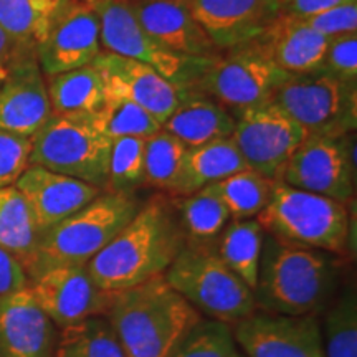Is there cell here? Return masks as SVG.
Instances as JSON below:
<instances>
[{
	"label": "cell",
	"instance_id": "1",
	"mask_svg": "<svg viewBox=\"0 0 357 357\" xmlns=\"http://www.w3.org/2000/svg\"><path fill=\"white\" fill-rule=\"evenodd\" d=\"M185 245L174 199L158 195L141 205L86 268L105 291H121L166 273Z\"/></svg>",
	"mask_w": 357,
	"mask_h": 357
},
{
	"label": "cell",
	"instance_id": "2",
	"mask_svg": "<svg viewBox=\"0 0 357 357\" xmlns=\"http://www.w3.org/2000/svg\"><path fill=\"white\" fill-rule=\"evenodd\" d=\"M333 255L265 231L253 288L257 310L291 316L318 314L336 293L339 271Z\"/></svg>",
	"mask_w": 357,
	"mask_h": 357
},
{
	"label": "cell",
	"instance_id": "3",
	"mask_svg": "<svg viewBox=\"0 0 357 357\" xmlns=\"http://www.w3.org/2000/svg\"><path fill=\"white\" fill-rule=\"evenodd\" d=\"M106 319L126 357H169L202 314L160 275L113 291Z\"/></svg>",
	"mask_w": 357,
	"mask_h": 357
},
{
	"label": "cell",
	"instance_id": "4",
	"mask_svg": "<svg viewBox=\"0 0 357 357\" xmlns=\"http://www.w3.org/2000/svg\"><path fill=\"white\" fill-rule=\"evenodd\" d=\"M136 195L102 190L96 199L38 235L25 265L29 280L56 266L88 265L139 211Z\"/></svg>",
	"mask_w": 357,
	"mask_h": 357
},
{
	"label": "cell",
	"instance_id": "5",
	"mask_svg": "<svg viewBox=\"0 0 357 357\" xmlns=\"http://www.w3.org/2000/svg\"><path fill=\"white\" fill-rule=\"evenodd\" d=\"M255 218L266 234L334 255L346 252L349 242V204L280 181H275L270 200Z\"/></svg>",
	"mask_w": 357,
	"mask_h": 357
},
{
	"label": "cell",
	"instance_id": "6",
	"mask_svg": "<svg viewBox=\"0 0 357 357\" xmlns=\"http://www.w3.org/2000/svg\"><path fill=\"white\" fill-rule=\"evenodd\" d=\"M164 278L208 319L231 326L257 310L253 291L220 260L215 247L187 243Z\"/></svg>",
	"mask_w": 357,
	"mask_h": 357
},
{
	"label": "cell",
	"instance_id": "7",
	"mask_svg": "<svg viewBox=\"0 0 357 357\" xmlns=\"http://www.w3.org/2000/svg\"><path fill=\"white\" fill-rule=\"evenodd\" d=\"M111 139L88 116L52 114L32 137L30 164L106 190Z\"/></svg>",
	"mask_w": 357,
	"mask_h": 357
},
{
	"label": "cell",
	"instance_id": "8",
	"mask_svg": "<svg viewBox=\"0 0 357 357\" xmlns=\"http://www.w3.org/2000/svg\"><path fill=\"white\" fill-rule=\"evenodd\" d=\"M289 77L255 42H250L213 56L197 82L185 91L212 98L235 114L270 102Z\"/></svg>",
	"mask_w": 357,
	"mask_h": 357
},
{
	"label": "cell",
	"instance_id": "9",
	"mask_svg": "<svg viewBox=\"0 0 357 357\" xmlns=\"http://www.w3.org/2000/svg\"><path fill=\"white\" fill-rule=\"evenodd\" d=\"M271 101L306 134L344 136L356 131L357 83H347L324 70L291 75Z\"/></svg>",
	"mask_w": 357,
	"mask_h": 357
},
{
	"label": "cell",
	"instance_id": "10",
	"mask_svg": "<svg viewBox=\"0 0 357 357\" xmlns=\"http://www.w3.org/2000/svg\"><path fill=\"white\" fill-rule=\"evenodd\" d=\"M100 20L101 47L154 68L164 78L187 89L199 79L212 58H194L169 52L136 20L128 0H96L91 3Z\"/></svg>",
	"mask_w": 357,
	"mask_h": 357
},
{
	"label": "cell",
	"instance_id": "11",
	"mask_svg": "<svg viewBox=\"0 0 357 357\" xmlns=\"http://www.w3.org/2000/svg\"><path fill=\"white\" fill-rule=\"evenodd\" d=\"M278 181L294 189L351 204L356 190L354 137L351 134H306Z\"/></svg>",
	"mask_w": 357,
	"mask_h": 357
},
{
	"label": "cell",
	"instance_id": "12",
	"mask_svg": "<svg viewBox=\"0 0 357 357\" xmlns=\"http://www.w3.org/2000/svg\"><path fill=\"white\" fill-rule=\"evenodd\" d=\"M231 141L248 169L278 181L288 159L306 137V131L273 101L234 114Z\"/></svg>",
	"mask_w": 357,
	"mask_h": 357
},
{
	"label": "cell",
	"instance_id": "13",
	"mask_svg": "<svg viewBox=\"0 0 357 357\" xmlns=\"http://www.w3.org/2000/svg\"><path fill=\"white\" fill-rule=\"evenodd\" d=\"M318 314L255 310L234 324L236 346L247 357H324Z\"/></svg>",
	"mask_w": 357,
	"mask_h": 357
},
{
	"label": "cell",
	"instance_id": "14",
	"mask_svg": "<svg viewBox=\"0 0 357 357\" xmlns=\"http://www.w3.org/2000/svg\"><path fill=\"white\" fill-rule=\"evenodd\" d=\"M30 293L56 328L106 316L113 293L98 287L86 265L56 266L29 280Z\"/></svg>",
	"mask_w": 357,
	"mask_h": 357
},
{
	"label": "cell",
	"instance_id": "15",
	"mask_svg": "<svg viewBox=\"0 0 357 357\" xmlns=\"http://www.w3.org/2000/svg\"><path fill=\"white\" fill-rule=\"evenodd\" d=\"M102 52L100 20L91 3L68 0L37 48L45 77L91 65Z\"/></svg>",
	"mask_w": 357,
	"mask_h": 357
},
{
	"label": "cell",
	"instance_id": "16",
	"mask_svg": "<svg viewBox=\"0 0 357 357\" xmlns=\"http://www.w3.org/2000/svg\"><path fill=\"white\" fill-rule=\"evenodd\" d=\"M93 63L101 71L108 95L123 96L136 102L153 114L160 126L184 98V89L141 61L101 52Z\"/></svg>",
	"mask_w": 357,
	"mask_h": 357
},
{
	"label": "cell",
	"instance_id": "17",
	"mask_svg": "<svg viewBox=\"0 0 357 357\" xmlns=\"http://www.w3.org/2000/svg\"><path fill=\"white\" fill-rule=\"evenodd\" d=\"M218 52L253 42L281 15L280 0H189Z\"/></svg>",
	"mask_w": 357,
	"mask_h": 357
},
{
	"label": "cell",
	"instance_id": "18",
	"mask_svg": "<svg viewBox=\"0 0 357 357\" xmlns=\"http://www.w3.org/2000/svg\"><path fill=\"white\" fill-rule=\"evenodd\" d=\"M13 185L29 205L38 235L73 215L102 192L79 178L35 164H30Z\"/></svg>",
	"mask_w": 357,
	"mask_h": 357
},
{
	"label": "cell",
	"instance_id": "19",
	"mask_svg": "<svg viewBox=\"0 0 357 357\" xmlns=\"http://www.w3.org/2000/svg\"><path fill=\"white\" fill-rule=\"evenodd\" d=\"M139 25L159 45L177 55H220L190 10L189 0H128Z\"/></svg>",
	"mask_w": 357,
	"mask_h": 357
},
{
	"label": "cell",
	"instance_id": "20",
	"mask_svg": "<svg viewBox=\"0 0 357 357\" xmlns=\"http://www.w3.org/2000/svg\"><path fill=\"white\" fill-rule=\"evenodd\" d=\"M50 116L47 78L33 53L25 56L0 86V131L33 137Z\"/></svg>",
	"mask_w": 357,
	"mask_h": 357
},
{
	"label": "cell",
	"instance_id": "21",
	"mask_svg": "<svg viewBox=\"0 0 357 357\" xmlns=\"http://www.w3.org/2000/svg\"><path fill=\"white\" fill-rule=\"evenodd\" d=\"M55 328L29 288L0 294V357H52Z\"/></svg>",
	"mask_w": 357,
	"mask_h": 357
},
{
	"label": "cell",
	"instance_id": "22",
	"mask_svg": "<svg viewBox=\"0 0 357 357\" xmlns=\"http://www.w3.org/2000/svg\"><path fill=\"white\" fill-rule=\"evenodd\" d=\"M253 42L288 75H311L324 70L329 38L298 17L281 13Z\"/></svg>",
	"mask_w": 357,
	"mask_h": 357
},
{
	"label": "cell",
	"instance_id": "23",
	"mask_svg": "<svg viewBox=\"0 0 357 357\" xmlns=\"http://www.w3.org/2000/svg\"><path fill=\"white\" fill-rule=\"evenodd\" d=\"M248 169L231 137L187 147L169 197H187Z\"/></svg>",
	"mask_w": 357,
	"mask_h": 357
},
{
	"label": "cell",
	"instance_id": "24",
	"mask_svg": "<svg viewBox=\"0 0 357 357\" xmlns=\"http://www.w3.org/2000/svg\"><path fill=\"white\" fill-rule=\"evenodd\" d=\"M234 128L235 118L225 106L212 98L185 89L181 105L162 124L164 131L176 136L185 147L225 139L231 136Z\"/></svg>",
	"mask_w": 357,
	"mask_h": 357
},
{
	"label": "cell",
	"instance_id": "25",
	"mask_svg": "<svg viewBox=\"0 0 357 357\" xmlns=\"http://www.w3.org/2000/svg\"><path fill=\"white\" fill-rule=\"evenodd\" d=\"M45 78L52 114L88 116L106 100L105 79L95 63Z\"/></svg>",
	"mask_w": 357,
	"mask_h": 357
},
{
	"label": "cell",
	"instance_id": "26",
	"mask_svg": "<svg viewBox=\"0 0 357 357\" xmlns=\"http://www.w3.org/2000/svg\"><path fill=\"white\" fill-rule=\"evenodd\" d=\"M68 0H0V29L22 47L37 52Z\"/></svg>",
	"mask_w": 357,
	"mask_h": 357
},
{
	"label": "cell",
	"instance_id": "27",
	"mask_svg": "<svg viewBox=\"0 0 357 357\" xmlns=\"http://www.w3.org/2000/svg\"><path fill=\"white\" fill-rule=\"evenodd\" d=\"M265 230L257 218L231 220L222 230L215 252L220 260L243 281L247 287L255 288L260 266Z\"/></svg>",
	"mask_w": 357,
	"mask_h": 357
},
{
	"label": "cell",
	"instance_id": "28",
	"mask_svg": "<svg viewBox=\"0 0 357 357\" xmlns=\"http://www.w3.org/2000/svg\"><path fill=\"white\" fill-rule=\"evenodd\" d=\"M187 243L215 247L217 238L230 220L222 200L207 187L187 197H172Z\"/></svg>",
	"mask_w": 357,
	"mask_h": 357
},
{
	"label": "cell",
	"instance_id": "29",
	"mask_svg": "<svg viewBox=\"0 0 357 357\" xmlns=\"http://www.w3.org/2000/svg\"><path fill=\"white\" fill-rule=\"evenodd\" d=\"M52 357H126L106 316H91L56 331Z\"/></svg>",
	"mask_w": 357,
	"mask_h": 357
},
{
	"label": "cell",
	"instance_id": "30",
	"mask_svg": "<svg viewBox=\"0 0 357 357\" xmlns=\"http://www.w3.org/2000/svg\"><path fill=\"white\" fill-rule=\"evenodd\" d=\"M38 242V230L25 199L15 185L0 187V248L6 250L24 266Z\"/></svg>",
	"mask_w": 357,
	"mask_h": 357
},
{
	"label": "cell",
	"instance_id": "31",
	"mask_svg": "<svg viewBox=\"0 0 357 357\" xmlns=\"http://www.w3.org/2000/svg\"><path fill=\"white\" fill-rule=\"evenodd\" d=\"M275 181L263 177L252 169H245L234 176L207 185L230 213L231 220L255 218L268 204Z\"/></svg>",
	"mask_w": 357,
	"mask_h": 357
},
{
	"label": "cell",
	"instance_id": "32",
	"mask_svg": "<svg viewBox=\"0 0 357 357\" xmlns=\"http://www.w3.org/2000/svg\"><path fill=\"white\" fill-rule=\"evenodd\" d=\"M321 326L324 357H357V293L347 283L324 312Z\"/></svg>",
	"mask_w": 357,
	"mask_h": 357
},
{
	"label": "cell",
	"instance_id": "33",
	"mask_svg": "<svg viewBox=\"0 0 357 357\" xmlns=\"http://www.w3.org/2000/svg\"><path fill=\"white\" fill-rule=\"evenodd\" d=\"M95 126L109 137L111 141L118 137H147L160 131V123L153 114L147 113L139 105L123 96L108 95L96 113L89 114Z\"/></svg>",
	"mask_w": 357,
	"mask_h": 357
},
{
	"label": "cell",
	"instance_id": "34",
	"mask_svg": "<svg viewBox=\"0 0 357 357\" xmlns=\"http://www.w3.org/2000/svg\"><path fill=\"white\" fill-rule=\"evenodd\" d=\"M185 144L160 128L159 132L147 137L144 146V185L169 194L176 181Z\"/></svg>",
	"mask_w": 357,
	"mask_h": 357
},
{
	"label": "cell",
	"instance_id": "35",
	"mask_svg": "<svg viewBox=\"0 0 357 357\" xmlns=\"http://www.w3.org/2000/svg\"><path fill=\"white\" fill-rule=\"evenodd\" d=\"M144 146L142 137H118L111 141L106 190L134 195L144 185Z\"/></svg>",
	"mask_w": 357,
	"mask_h": 357
},
{
	"label": "cell",
	"instance_id": "36",
	"mask_svg": "<svg viewBox=\"0 0 357 357\" xmlns=\"http://www.w3.org/2000/svg\"><path fill=\"white\" fill-rule=\"evenodd\" d=\"M236 351L230 324L200 319L169 357H231Z\"/></svg>",
	"mask_w": 357,
	"mask_h": 357
},
{
	"label": "cell",
	"instance_id": "37",
	"mask_svg": "<svg viewBox=\"0 0 357 357\" xmlns=\"http://www.w3.org/2000/svg\"><path fill=\"white\" fill-rule=\"evenodd\" d=\"M32 137L0 131V187L13 185L30 166Z\"/></svg>",
	"mask_w": 357,
	"mask_h": 357
},
{
	"label": "cell",
	"instance_id": "38",
	"mask_svg": "<svg viewBox=\"0 0 357 357\" xmlns=\"http://www.w3.org/2000/svg\"><path fill=\"white\" fill-rule=\"evenodd\" d=\"M324 71L347 83H357V32L329 38Z\"/></svg>",
	"mask_w": 357,
	"mask_h": 357
},
{
	"label": "cell",
	"instance_id": "39",
	"mask_svg": "<svg viewBox=\"0 0 357 357\" xmlns=\"http://www.w3.org/2000/svg\"><path fill=\"white\" fill-rule=\"evenodd\" d=\"M311 29L328 38L357 32V2L339 6L303 19Z\"/></svg>",
	"mask_w": 357,
	"mask_h": 357
},
{
	"label": "cell",
	"instance_id": "40",
	"mask_svg": "<svg viewBox=\"0 0 357 357\" xmlns=\"http://www.w3.org/2000/svg\"><path fill=\"white\" fill-rule=\"evenodd\" d=\"M29 287V276L20 261L0 248V294L19 291Z\"/></svg>",
	"mask_w": 357,
	"mask_h": 357
},
{
	"label": "cell",
	"instance_id": "41",
	"mask_svg": "<svg viewBox=\"0 0 357 357\" xmlns=\"http://www.w3.org/2000/svg\"><path fill=\"white\" fill-rule=\"evenodd\" d=\"M37 53L35 50H30V48L22 47L12 40L8 35L0 29V86L7 82V78L10 77L12 71L15 70V66L24 60L25 56L33 55Z\"/></svg>",
	"mask_w": 357,
	"mask_h": 357
},
{
	"label": "cell",
	"instance_id": "42",
	"mask_svg": "<svg viewBox=\"0 0 357 357\" xmlns=\"http://www.w3.org/2000/svg\"><path fill=\"white\" fill-rule=\"evenodd\" d=\"M352 2H357V0H280V12L284 15L306 19V17L326 12L329 8Z\"/></svg>",
	"mask_w": 357,
	"mask_h": 357
},
{
	"label": "cell",
	"instance_id": "43",
	"mask_svg": "<svg viewBox=\"0 0 357 357\" xmlns=\"http://www.w3.org/2000/svg\"><path fill=\"white\" fill-rule=\"evenodd\" d=\"M231 357H247V356H245V354H242V352H240V351H236V352H235V354H234V356H231Z\"/></svg>",
	"mask_w": 357,
	"mask_h": 357
},
{
	"label": "cell",
	"instance_id": "44",
	"mask_svg": "<svg viewBox=\"0 0 357 357\" xmlns=\"http://www.w3.org/2000/svg\"><path fill=\"white\" fill-rule=\"evenodd\" d=\"M79 2H86V3H95L96 0H79Z\"/></svg>",
	"mask_w": 357,
	"mask_h": 357
}]
</instances>
